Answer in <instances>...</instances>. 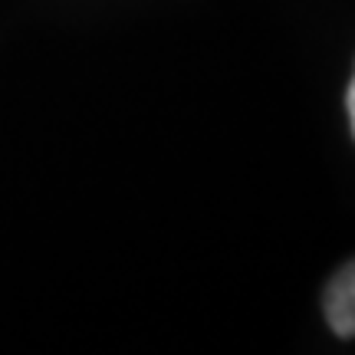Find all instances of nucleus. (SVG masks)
Here are the masks:
<instances>
[{
	"instance_id": "obj_2",
	"label": "nucleus",
	"mask_w": 355,
	"mask_h": 355,
	"mask_svg": "<svg viewBox=\"0 0 355 355\" xmlns=\"http://www.w3.org/2000/svg\"><path fill=\"white\" fill-rule=\"evenodd\" d=\"M345 105H349V122H352V135H355V76L349 83V96H345Z\"/></svg>"
},
{
	"instance_id": "obj_1",
	"label": "nucleus",
	"mask_w": 355,
	"mask_h": 355,
	"mask_svg": "<svg viewBox=\"0 0 355 355\" xmlns=\"http://www.w3.org/2000/svg\"><path fill=\"white\" fill-rule=\"evenodd\" d=\"M326 316L336 336H355V263L336 273L326 290Z\"/></svg>"
}]
</instances>
